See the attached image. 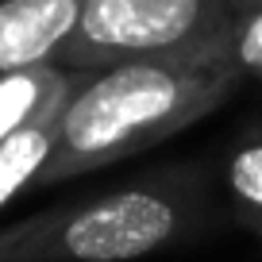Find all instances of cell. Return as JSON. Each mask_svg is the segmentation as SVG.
<instances>
[{"instance_id":"5","label":"cell","mask_w":262,"mask_h":262,"mask_svg":"<svg viewBox=\"0 0 262 262\" xmlns=\"http://www.w3.org/2000/svg\"><path fill=\"white\" fill-rule=\"evenodd\" d=\"M62 108H66V100L50 104L27 127H19L12 139L0 143V208L8 205L12 196H19L31 181H39V173L47 170L50 155H54V143H58Z\"/></svg>"},{"instance_id":"8","label":"cell","mask_w":262,"mask_h":262,"mask_svg":"<svg viewBox=\"0 0 262 262\" xmlns=\"http://www.w3.org/2000/svg\"><path fill=\"white\" fill-rule=\"evenodd\" d=\"M254 12H262V0H254Z\"/></svg>"},{"instance_id":"7","label":"cell","mask_w":262,"mask_h":262,"mask_svg":"<svg viewBox=\"0 0 262 262\" xmlns=\"http://www.w3.org/2000/svg\"><path fill=\"white\" fill-rule=\"evenodd\" d=\"M231 58H235L239 74H254L262 81V12H251L243 24H235Z\"/></svg>"},{"instance_id":"3","label":"cell","mask_w":262,"mask_h":262,"mask_svg":"<svg viewBox=\"0 0 262 262\" xmlns=\"http://www.w3.org/2000/svg\"><path fill=\"white\" fill-rule=\"evenodd\" d=\"M228 35H235L231 0H85L58 62L74 70H108L208 47Z\"/></svg>"},{"instance_id":"4","label":"cell","mask_w":262,"mask_h":262,"mask_svg":"<svg viewBox=\"0 0 262 262\" xmlns=\"http://www.w3.org/2000/svg\"><path fill=\"white\" fill-rule=\"evenodd\" d=\"M81 8L85 0H0V74L50 66Z\"/></svg>"},{"instance_id":"6","label":"cell","mask_w":262,"mask_h":262,"mask_svg":"<svg viewBox=\"0 0 262 262\" xmlns=\"http://www.w3.org/2000/svg\"><path fill=\"white\" fill-rule=\"evenodd\" d=\"M228 193L235 220L262 239V135L235 147L228 162Z\"/></svg>"},{"instance_id":"2","label":"cell","mask_w":262,"mask_h":262,"mask_svg":"<svg viewBox=\"0 0 262 262\" xmlns=\"http://www.w3.org/2000/svg\"><path fill=\"white\" fill-rule=\"evenodd\" d=\"M193 196L170 178L42 212L0 231V262H127L181 235Z\"/></svg>"},{"instance_id":"1","label":"cell","mask_w":262,"mask_h":262,"mask_svg":"<svg viewBox=\"0 0 262 262\" xmlns=\"http://www.w3.org/2000/svg\"><path fill=\"white\" fill-rule=\"evenodd\" d=\"M239 81L231 35L181 54L108 66L81 81L58 116V143L39 181L112 166L208 116Z\"/></svg>"}]
</instances>
